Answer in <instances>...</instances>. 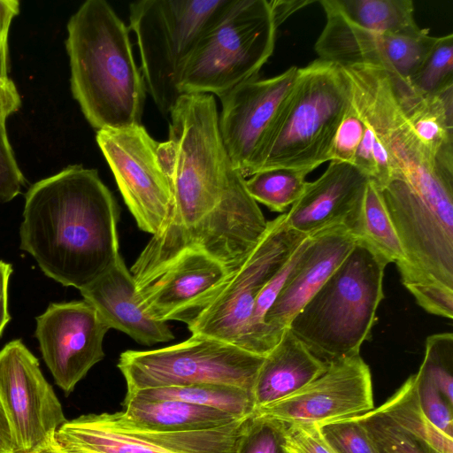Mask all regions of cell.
Returning <instances> with one entry per match:
<instances>
[{"instance_id":"6da1fadb","label":"cell","mask_w":453,"mask_h":453,"mask_svg":"<svg viewBox=\"0 0 453 453\" xmlns=\"http://www.w3.org/2000/svg\"><path fill=\"white\" fill-rule=\"evenodd\" d=\"M119 216L96 169L68 165L27 191L19 248L46 276L81 290L121 256Z\"/></svg>"},{"instance_id":"7a4b0ae2","label":"cell","mask_w":453,"mask_h":453,"mask_svg":"<svg viewBox=\"0 0 453 453\" xmlns=\"http://www.w3.org/2000/svg\"><path fill=\"white\" fill-rule=\"evenodd\" d=\"M73 96L96 131L140 125L146 86L129 29L104 0H88L67 23Z\"/></svg>"},{"instance_id":"3957f363","label":"cell","mask_w":453,"mask_h":453,"mask_svg":"<svg viewBox=\"0 0 453 453\" xmlns=\"http://www.w3.org/2000/svg\"><path fill=\"white\" fill-rule=\"evenodd\" d=\"M351 102V84L341 65L318 58L299 68L247 176L272 168L309 173L330 161L336 133Z\"/></svg>"},{"instance_id":"277c9868","label":"cell","mask_w":453,"mask_h":453,"mask_svg":"<svg viewBox=\"0 0 453 453\" xmlns=\"http://www.w3.org/2000/svg\"><path fill=\"white\" fill-rule=\"evenodd\" d=\"M388 264L357 242L349 254L288 325L319 359L330 364L360 354L384 297Z\"/></svg>"},{"instance_id":"5b68a950","label":"cell","mask_w":453,"mask_h":453,"mask_svg":"<svg viewBox=\"0 0 453 453\" xmlns=\"http://www.w3.org/2000/svg\"><path fill=\"white\" fill-rule=\"evenodd\" d=\"M169 135L158 156L173 192L171 212L200 219L213 214L230 188L235 169L224 146L211 94H182L169 113Z\"/></svg>"},{"instance_id":"8992f818","label":"cell","mask_w":453,"mask_h":453,"mask_svg":"<svg viewBox=\"0 0 453 453\" xmlns=\"http://www.w3.org/2000/svg\"><path fill=\"white\" fill-rule=\"evenodd\" d=\"M277 28L268 1L226 0L188 63L182 94L220 97L258 76L273 52Z\"/></svg>"},{"instance_id":"52a82bcc","label":"cell","mask_w":453,"mask_h":453,"mask_svg":"<svg viewBox=\"0 0 453 453\" xmlns=\"http://www.w3.org/2000/svg\"><path fill=\"white\" fill-rule=\"evenodd\" d=\"M226 0H141L129 4L141 73L158 110L169 115L182 95L185 69Z\"/></svg>"},{"instance_id":"ba28073f","label":"cell","mask_w":453,"mask_h":453,"mask_svg":"<svg viewBox=\"0 0 453 453\" xmlns=\"http://www.w3.org/2000/svg\"><path fill=\"white\" fill-rule=\"evenodd\" d=\"M265 356L210 336L191 334L176 344L151 350H126L117 364L127 394L169 386L224 385L253 389Z\"/></svg>"},{"instance_id":"9c48e42d","label":"cell","mask_w":453,"mask_h":453,"mask_svg":"<svg viewBox=\"0 0 453 453\" xmlns=\"http://www.w3.org/2000/svg\"><path fill=\"white\" fill-rule=\"evenodd\" d=\"M250 417L206 430L170 432L139 426L124 412L81 415L56 432L67 453H236Z\"/></svg>"},{"instance_id":"30bf717a","label":"cell","mask_w":453,"mask_h":453,"mask_svg":"<svg viewBox=\"0 0 453 453\" xmlns=\"http://www.w3.org/2000/svg\"><path fill=\"white\" fill-rule=\"evenodd\" d=\"M306 237L288 225L286 212L268 221L258 244L217 297L187 326L188 331L252 352L250 326L257 297Z\"/></svg>"},{"instance_id":"8fae6325","label":"cell","mask_w":453,"mask_h":453,"mask_svg":"<svg viewBox=\"0 0 453 453\" xmlns=\"http://www.w3.org/2000/svg\"><path fill=\"white\" fill-rule=\"evenodd\" d=\"M96 142L138 227L151 235L158 234L173 205L171 183L158 156L159 142L142 124L98 130Z\"/></svg>"},{"instance_id":"7c38bea8","label":"cell","mask_w":453,"mask_h":453,"mask_svg":"<svg viewBox=\"0 0 453 453\" xmlns=\"http://www.w3.org/2000/svg\"><path fill=\"white\" fill-rule=\"evenodd\" d=\"M326 25L315 43L319 58L342 67L370 65L385 70L395 85L411 86L438 36L428 28L406 33H376L350 22L333 0L319 2Z\"/></svg>"},{"instance_id":"4fadbf2b","label":"cell","mask_w":453,"mask_h":453,"mask_svg":"<svg viewBox=\"0 0 453 453\" xmlns=\"http://www.w3.org/2000/svg\"><path fill=\"white\" fill-rule=\"evenodd\" d=\"M0 402L20 450L36 453L67 420L38 359L20 339L0 350Z\"/></svg>"},{"instance_id":"5bb4252c","label":"cell","mask_w":453,"mask_h":453,"mask_svg":"<svg viewBox=\"0 0 453 453\" xmlns=\"http://www.w3.org/2000/svg\"><path fill=\"white\" fill-rule=\"evenodd\" d=\"M373 409L371 371L360 354L328 364L320 376L292 395L255 411L280 423H325Z\"/></svg>"},{"instance_id":"9a60e30c","label":"cell","mask_w":453,"mask_h":453,"mask_svg":"<svg viewBox=\"0 0 453 453\" xmlns=\"http://www.w3.org/2000/svg\"><path fill=\"white\" fill-rule=\"evenodd\" d=\"M35 336L55 383L68 395L104 359L109 326L86 301L52 303L35 318Z\"/></svg>"},{"instance_id":"2e32d148","label":"cell","mask_w":453,"mask_h":453,"mask_svg":"<svg viewBox=\"0 0 453 453\" xmlns=\"http://www.w3.org/2000/svg\"><path fill=\"white\" fill-rule=\"evenodd\" d=\"M299 67L250 79L221 96L219 126L232 166L247 177L250 165L297 79Z\"/></svg>"},{"instance_id":"e0dca14e","label":"cell","mask_w":453,"mask_h":453,"mask_svg":"<svg viewBox=\"0 0 453 453\" xmlns=\"http://www.w3.org/2000/svg\"><path fill=\"white\" fill-rule=\"evenodd\" d=\"M234 273L199 251H186L159 273L137 285L141 305L153 319L194 322Z\"/></svg>"},{"instance_id":"ac0fdd59","label":"cell","mask_w":453,"mask_h":453,"mask_svg":"<svg viewBox=\"0 0 453 453\" xmlns=\"http://www.w3.org/2000/svg\"><path fill=\"white\" fill-rule=\"evenodd\" d=\"M357 242L356 237L342 226H331L309 236L296 265L265 315V334L270 349Z\"/></svg>"},{"instance_id":"d6986e66","label":"cell","mask_w":453,"mask_h":453,"mask_svg":"<svg viewBox=\"0 0 453 453\" xmlns=\"http://www.w3.org/2000/svg\"><path fill=\"white\" fill-rule=\"evenodd\" d=\"M369 180L352 165L330 161L320 177L307 182L303 195L286 212L288 225L306 236L342 226L355 236Z\"/></svg>"},{"instance_id":"ffe728a7","label":"cell","mask_w":453,"mask_h":453,"mask_svg":"<svg viewBox=\"0 0 453 453\" xmlns=\"http://www.w3.org/2000/svg\"><path fill=\"white\" fill-rule=\"evenodd\" d=\"M80 292L110 329L140 344L151 346L175 338L167 322L153 319L141 305L135 280L121 256Z\"/></svg>"},{"instance_id":"44dd1931","label":"cell","mask_w":453,"mask_h":453,"mask_svg":"<svg viewBox=\"0 0 453 453\" xmlns=\"http://www.w3.org/2000/svg\"><path fill=\"white\" fill-rule=\"evenodd\" d=\"M327 365L287 327L257 373L252 389L256 410L296 392L324 373Z\"/></svg>"},{"instance_id":"7402d4cb","label":"cell","mask_w":453,"mask_h":453,"mask_svg":"<svg viewBox=\"0 0 453 453\" xmlns=\"http://www.w3.org/2000/svg\"><path fill=\"white\" fill-rule=\"evenodd\" d=\"M395 89L418 138L441 165L453 169V86L431 96L421 95L411 87Z\"/></svg>"},{"instance_id":"603a6c76","label":"cell","mask_w":453,"mask_h":453,"mask_svg":"<svg viewBox=\"0 0 453 453\" xmlns=\"http://www.w3.org/2000/svg\"><path fill=\"white\" fill-rule=\"evenodd\" d=\"M123 406L122 411L131 421L139 426L160 431L206 430L226 426L241 419L217 409L173 400L154 402L124 400Z\"/></svg>"},{"instance_id":"cb8c5ba5","label":"cell","mask_w":453,"mask_h":453,"mask_svg":"<svg viewBox=\"0 0 453 453\" xmlns=\"http://www.w3.org/2000/svg\"><path fill=\"white\" fill-rule=\"evenodd\" d=\"M124 400L154 402L173 400L210 407L230 413L239 418L255 412L251 391L214 384H194L147 388L126 394Z\"/></svg>"},{"instance_id":"d4e9b609","label":"cell","mask_w":453,"mask_h":453,"mask_svg":"<svg viewBox=\"0 0 453 453\" xmlns=\"http://www.w3.org/2000/svg\"><path fill=\"white\" fill-rule=\"evenodd\" d=\"M377 410L439 453H453V438L436 428L422 411L415 374L410 376Z\"/></svg>"},{"instance_id":"484cf974","label":"cell","mask_w":453,"mask_h":453,"mask_svg":"<svg viewBox=\"0 0 453 453\" xmlns=\"http://www.w3.org/2000/svg\"><path fill=\"white\" fill-rule=\"evenodd\" d=\"M355 25L376 33H406L419 28L411 0H333Z\"/></svg>"},{"instance_id":"4316f807","label":"cell","mask_w":453,"mask_h":453,"mask_svg":"<svg viewBox=\"0 0 453 453\" xmlns=\"http://www.w3.org/2000/svg\"><path fill=\"white\" fill-rule=\"evenodd\" d=\"M387 264L399 265L404 253L395 226L389 218L380 190L369 180L361 218L355 235Z\"/></svg>"},{"instance_id":"83f0119b","label":"cell","mask_w":453,"mask_h":453,"mask_svg":"<svg viewBox=\"0 0 453 453\" xmlns=\"http://www.w3.org/2000/svg\"><path fill=\"white\" fill-rule=\"evenodd\" d=\"M308 173L290 168H272L258 171L245 179L250 196L275 212L284 213L303 195Z\"/></svg>"},{"instance_id":"f1b7e54d","label":"cell","mask_w":453,"mask_h":453,"mask_svg":"<svg viewBox=\"0 0 453 453\" xmlns=\"http://www.w3.org/2000/svg\"><path fill=\"white\" fill-rule=\"evenodd\" d=\"M368 433L378 453H439L376 409L354 417Z\"/></svg>"},{"instance_id":"f546056e","label":"cell","mask_w":453,"mask_h":453,"mask_svg":"<svg viewBox=\"0 0 453 453\" xmlns=\"http://www.w3.org/2000/svg\"><path fill=\"white\" fill-rule=\"evenodd\" d=\"M416 92L431 96L453 86V35L439 36L436 43L411 79Z\"/></svg>"},{"instance_id":"4dcf8cb0","label":"cell","mask_w":453,"mask_h":453,"mask_svg":"<svg viewBox=\"0 0 453 453\" xmlns=\"http://www.w3.org/2000/svg\"><path fill=\"white\" fill-rule=\"evenodd\" d=\"M444 396L453 404V334L439 333L426 340L425 355L419 367Z\"/></svg>"},{"instance_id":"1f68e13d","label":"cell","mask_w":453,"mask_h":453,"mask_svg":"<svg viewBox=\"0 0 453 453\" xmlns=\"http://www.w3.org/2000/svg\"><path fill=\"white\" fill-rule=\"evenodd\" d=\"M335 453H378L365 427L354 418L319 425Z\"/></svg>"},{"instance_id":"d6a6232c","label":"cell","mask_w":453,"mask_h":453,"mask_svg":"<svg viewBox=\"0 0 453 453\" xmlns=\"http://www.w3.org/2000/svg\"><path fill=\"white\" fill-rule=\"evenodd\" d=\"M236 453H284L282 424L254 413L247 420Z\"/></svg>"},{"instance_id":"836d02e7","label":"cell","mask_w":453,"mask_h":453,"mask_svg":"<svg viewBox=\"0 0 453 453\" xmlns=\"http://www.w3.org/2000/svg\"><path fill=\"white\" fill-rule=\"evenodd\" d=\"M415 377L419 403L425 415L436 428L453 438L452 406L422 371L418 370Z\"/></svg>"},{"instance_id":"e575fe53","label":"cell","mask_w":453,"mask_h":453,"mask_svg":"<svg viewBox=\"0 0 453 453\" xmlns=\"http://www.w3.org/2000/svg\"><path fill=\"white\" fill-rule=\"evenodd\" d=\"M284 453H335L316 423H281Z\"/></svg>"},{"instance_id":"d590c367","label":"cell","mask_w":453,"mask_h":453,"mask_svg":"<svg viewBox=\"0 0 453 453\" xmlns=\"http://www.w3.org/2000/svg\"><path fill=\"white\" fill-rule=\"evenodd\" d=\"M364 124L352 102L336 133L330 161L353 165L357 148L363 137Z\"/></svg>"},{"instance_id":"8d00e7d4","label":"cell","mask_w":453,"mask_h":453,"mask_svg":"<svg viewBox=\"0 0 453 453\" xmlns=\"http://www.w3.org/2000/svg\"><path fill=\"white\" fill-rule=\"evenodd\" d=\"M25 186V177L10 144L6 125L0 121V203L12 201Z\"/></svg>"},{"instance_id":"74e56055","label":"cell","mask_w":453,"mask_h":453,"mask_svg":"<svg viewBox=\"0 0 453 453\" xmlns=\"http://www.w3.org/2000/svg\"><path fill=\"white\" fill-rule=\"evenodd\" d=\"M18 0H0V78L9 80L8 35L11 23L19 12Z\"/></svg>"},{"instance_id":"f35d334b","label":"cell","mask_w":453,"mask_h":453,"mask_svg":"<svg viewBox=\"0 0 453 453\" xmlns=\"http://www.w3.org/2000/svg\"><path fill=\"white\" fill-rule=\"evenodd\" d=\"M20 106L21 98L13 81L0 78V121L6 124L7 119Z\"/></svg>"},{"instance_id":"ab89813d","label":"cell","mask_w":453,"mask_h":453,"mask_svg":"<svg viewBox=\"0 0 453 453\" xmlns=\"http://www.w3.org/2000/svg\"><path fill=\"white\" fill-rule=\"evenodd\" d=\"M276 27L281 25L293 13L313 4V0H273L268 1Z\"/></svg>"},{"instance_id":"60d3db41","label":"cell","mask_w":453,"mask_h":453,"mask_svg":"<svg viewBox=\"0 0 453 453\" xmlns=\"http://www.w3.org/2000/svg\"><path fill=\"white\" fill-rule=\"evenodd\" d=\"M12 273V265L0 261V336L11 319L8 310V285Z\"/></svg>"},{"instance_id":"b9f144b4","label":"cell","mask_w":453,"mask_h":453,"mask_svg":"<svg viewBox=\"0 0 453 453\" xmlns=\"http://www.w3.org/2000/svg\"><path fill=\"white\" fill-rule=\"evenodd\" d=\"M19 450L8 417L0 402V453H14Z\"/></svg>"},{"instance_id":"7bdbcfd3","label":"cell","mask_w":453,"mask_h":453,"mask_svg":"<svg viewBox=\"0 0 453 453\" xmlns=\"http://www.w3.org/2000/svg\"><path fill=\"white\" fill-rule=\"evenodd\" d=\"M36 453H62L59 448L58 447L56 441H54L47 445L46 447L42 448Z\"/></svg>"},{"instance_id":"ee69618b","label":"cell","mask_w":453,"mask_h":453,"mask_svg":"<svg viewBox=\"0 0 453 453\" xmlns=\"http://www.w3.org/2000/svg\"><path fill=\"white\" fill-rule=\"evenodd\" d=\"M14 453H27V452H24V451H22V450H20V449H19V450H18V451H16V452H14Z\"/></svg>"},{"instance_id":"f6af8a7d","label":"cell","mask_w":453,"mask_h":453,"mask_svg":"<svg viewBox=\"0 0 453 453\" xmlns=\"http://www.w3.org/2000/svg\"><path fill=\"white\" fill-rule=\"evenodd\" d=\"M60 450H61V449H60ZM61 452H62V453H67V452H64V451H62V450H61Z\"/></svg>"}]
</instances>
